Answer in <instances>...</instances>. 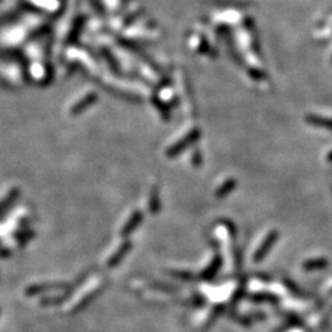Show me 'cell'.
<instances>
[{
  "instance_id": "3",
  "label": "cell",
  "mask_w": 332,
  "mask_h": 332,
  "mask_svg": "<svg viewBox=\"0 0 332 332\" xmlns=\"http://www.w3.org/2000/svg\"><path fill=\"white\" fill-rule=\"evenodd\" d=\"M326 266H327V261H326L325 258H313L304 264V268H305L306 271H314L324 268Z\"/></svg>"
},
{
  "instance_id": "2",
  "label": "cell",
  "mask_w": 332,
  "mask_h": 332,
  "mask_svg": "<svg viewBox=\"0 0 332 332\" xmlns=\"http://www.w3.org/2000/svg\"><path fill=\"white\" fill-rule=\"evenodd\" d=\"M220 267H222V257H220V256H216V257L213 258V261L210 262V265L202 272V277H203L204 279L213 278V277L218 273Z\"/></svg>"
},
{
  "instance_id": "4",
  "label": "cell",
  "mask_w": 332,
  "mask_h": 332,
  "mask_svg": "<svg viewBox=\"0 0 332 332\" xmlns=\"http://www.w3.org/2000/svg\"><path fill=\"white\" fill-rule=\"evenodd\" d=\"M307 121H309L310 123H313V125L332 129V120H326V118L324 120V118H319V117L312 116V117H307Z\"/></svg>"
},
{
  "instance_id": "6",
  "label": "cell",
  "mask_w": 332,
  "mask_h": 332,
  "mask_svg": "<svg viewBox=\"0 0 332 332\" xmlns=\"http://www.w3.org/2000/svg\"><path fill=\"white\" fill-rule=\"evenodd\" d=\"M232 188H234V182H232V181H230V182H228V183H224V186H223L222 188L218 191V197H223V196H225L226 193H228L229 191H231Z\"/></svg>"
},
{
  "instance_id": "1",
  "label": "cell",
  "mask_w": 332,
  "mask_h": 332,
  "mask_svg": "<svg viewBox=\"0 0 332 332\" xmlns=\"http://www.w3.org/2000/svg\"><path fill=\"white\" fill-rule=\"evenodd\" d=\"M277 239H278V232L277 231L270 232V235L266 238L264 243H262V245L258 247L257 251H256L255 255H253V261L255 262L261 261V259L264 258L266 255H267L268 251L271 250V247H272L273 244L277 241Z\"/></svg>"
},
{
  "instance_id": "5",
  "label": "cell",
  "mask_w": 332,
  "mask_h": 332,
  "mask_svg": "<svg viewBox=\"0 0 332 332\" xmlns=\"http://www.w3.org/2000/svg\"><path fill=\"white\" fill-rule=\"evenodd\" d=\"M253 300L256 301H277V298L274 297V295H271V294H265V293H261V294H256L252 297Z\"/></svg>"
}]
</instances>
